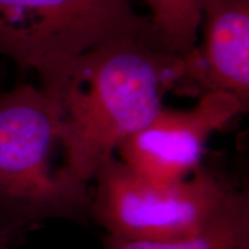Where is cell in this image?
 Here are the masks:
<instances>
[{
    "label": "cell",
    "mask_w": 249,
    "mask_h": 249,
    "mask_svg": "<svg viewBox=\"0 0 249 249\" xmlns=\"http://www.w3.org/2000/svg\"><path fill=\"white\" fill-rule=\"evenodd\" d=\"M247 110L235 96L219 90L204 92L188 110L163 107L147 126L120 145L119 160L150 181H181L203 164L211 136Z\"/></svg>",
    "instance_id": "obj_5"
},
{
    "label": "cell",
    "mask_w": 249,
    "mask_h": 249,
    "mask_svg": "<svg viewBox=\"0 0 249 249\" xmlns=\"http://www.w3.org/2000/svg\"><path fill=\"white\" fill-rule=\"evenodd\" d=\"M12 240H13V234L0 229V249H11L9 245Z\"/></svg>",
    "instance_id": "obj_9"
},
{
    "label": "cell",
    "mask_w": 249,
    "mask_h": 249,
    "mask_svg": "<svg viewBox=\"0 0 249 249\" xmlns=\"http://www.w3.org/2000/svg\"><path fill=\"white\" fill-rule=\"evenodd\" d=\"M182 81H191L186 58L136 37L67 59L40 79L55 108L70 172L91 182L120 145L154 119L165 92Z\"/></svg>",
    "instance_id": "obj_1"
},
{
    "label": "cell",
    "mask_w": 249,
    "mask_h": 249,
    "mask_svg": "<svg viewBox=\"0 0 249 249\" xmlns=\"http://www.w3.org/2000/svg\"><path fill=\"white\" fill-rule=\"evenodd\" d=\"M92 181L91 218L107 234L152 241L195 234L242 189L229 174L204 163L181 181L154 182L116 156Z\"/></svg>",
    "instance_id": "obj_3"
},
{
    "label": "cell",
    "mask_w": 249,
    "mask_h": 249,
    "mask_svg": "<svg viewBox=\"0 0 249 249\" xmlns=\"http://www.w3.org/2000/svg\"><path fill=\"white\" fill-rule=\"evenodd\" d=\"M57 128L53 103L40 87L0 93V229L11 234L50 218L91 217L90 183L54 161Z\"/></svg>",
    "instance_id": "obj_2"
},
{
    "label": "cell",
    "mask_w": 249,
    "mask_h": 249,
    "mask_svg": "<svg viewBox=\"0 0 249 249\" xmlns=\"http://www.w3.org/2000/svg\"><path fill=\"white\" fill-rule=\"evenodd\" d=\"M124 37L167 50L129 0H0V55L39 80L67 59Z\"/></svg>",
    "instance_id": "obj_4"
},
{
    "label": "cell",
    "mask_w": 249,
    "mask_h": 249,
    "mask_svg": "<svg viewBox=\"0 0 249 249\" xmlns=\"http://www.w3.org/2000/svg\"><path fill=\"white\" fill-rule=\"evenodd\" d=\"M104 249H249V195L241 189L195 234L157 241L107 234Z\"/></svg>",
    "instance_id": "obj_7"
},
{
    "label": "cell",
    "mask_w": 249,
    "mask_h": 249,
    "mask_svg": "<svg viewBox=\"0 0 249 249\" xmlns=\"http://www.w3.org/2000/svg\"><path fill=\"white\" fill-rule=\"evenodd\" d=\"M151 11L150 22L172 53L192 60L197 49L202 0H144Z\"/></svg>",
    "instance_id": "obj_8"
},
{
    "label": "cell",
    "mask_w": 249,
    "mask_h": 249,
    "mask_svg": "<svg viewBox=\"0 0 249 249\" xmlns=\"http://www.w3.org/2000/svg\"><path fill=\"white\" fill-rule=\"evenodd\" d=\"M203 42L192 82L204 92L225 91L249 105V0H202Z\"/></svg>",
    "instance_id": "obj_6"
}]
</instances>
